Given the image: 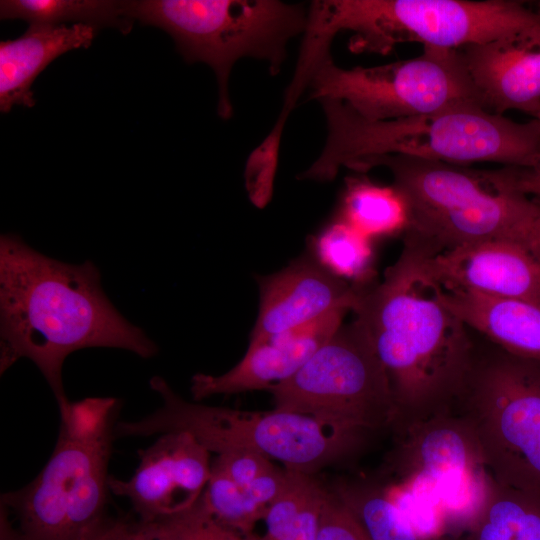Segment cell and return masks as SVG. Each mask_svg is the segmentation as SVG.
<instances>
[{"mask_svg": "<svg viewBox=\"0 0 540 540\" xmlns=\"http://www.w3.org/2000/svg\"><path fill=\"white\" fill-rule=\"evenodd\" d=\"M90 347L128 350L148 359L157 345L113 306L91 262L68 264L27 245L14 233L0 237V373L31 360L58 406L67 398L65 359Z\"/></svg>", "mask_w": 540, "mask_h": 540, "instance_id": "obj_1", "label": "cell"}, {"mask_svg": "<svg viewBox=\"0 0 540 540\" xmlns=\"http://www.w3.org/2000/svg\"><path fill=\"white\" fill-rule=\"evenodd\" d=\"M353 312L385 370L395 426L455 409L477 344L424 274L418 248L404 243L383 281L360 287Z\"/></svg>", "mask_w": 540, "mask_h": 540, "instance_id": "obj_2", "label": "cell"}, {"mask_svg": "<svg viewBox=\"0 0 540 540\" xmlns=\"http://www.w3.org/2000/svg\"><path fill=\"white\" fill-rule=\"evenodd\" d=\"M325 113L327 138L317 160L300 179L327 182L341 167L385 155L447 162L455 165L495 162L505 167L540 164V123H521L487 111L476 103L456 105L413 117L369 121L343 103L318 101Z\"/></svg>", "mask_w": 540, "mask_h": 540, "instance_id": "obj_3", "label": "cell"}, {"mask_svg": "<svg viewBox=\"0 0 540 540\" xmlns=\"http://www.w3.org/2000/svg\"><path fill=\"white\" fill-rule=\"evenodd\" d=\"M58 407L46 465L26 486L1 495V540H97L112 522L108 467L121 402L86 397Z\"/></svg>", "mask_w": 540, "mask_h": 540, "instance_id": "obj_4", "label": "cell"}, {"mask_svg": "<svg viewBox=\"0 0 540 540\" xmlns=\"http://www.w3.org/2000/svg\"><path fill=\"white\" fill-rule=\"evenodd\" d=\"M341 31L353 33L355 53L385 55L405 42L456 50L540 34V15L513 0H316L308 7L298 61L319 64Z\"/></svg>", "mask_w": 540, "mask_h": 540, "instance_id": "obj_5", "label": "cell"}, {"mask_svg": "<svg viewBox=\"0 0 540 540\" xmlns=\"http://www.w3.org/2000/svg\"><path fill=\"white\" fill-rule=\"evenodd\" d=\"M386 167L410 212L404 241L435 255L462 245L511 239L525 243L540 204L488 182L481 171L442 161L385 155L355 171Z\"/></svg>", "mask_w": 540, "mask_h": 540, "instance_id": "obj_6", "label": "cell"}, {"mask_svg": "<svg viewBox=\"0 0 540 540\" xmlns=\"http://www.w3.org/2000/svg\"><path fill=\"white\" fill-rule=\"evenodd\" d=\"M124 15L167 32L183 59L203 62L218 84L217 112L229 119V78L243 57L265 61L272 75L286 60L288 42L303 34L308 9L278 0L122 1Z\"/></svg>", "mask_w": 540, "mask_h": 540, "instance_id": "obj_7", "label": "cell"}, {"mask_svg": "<svg viewBox=\"0 0 540 540\" xmlns=\"http://www.w3.org/2000/svg\"><path fill=\"white\" fill-rule=\"evenodd\" d=\"M149 385L161 405L139 420L119 421L117 437L184 431L210 453L255 451L308 474L348 455L364 439L299 413L249 412L189 402L160 376H153Z\"/></svg>", "mask_w": 540, "mask_h": 540, "instance_id": "obj_8", "label": "cell"}, {"mask_svg": "<svg viewBox=\"0 0 540 540\" xmlns=\"http://www.w3.org/2000/svg\"><path fill=\"white\" fill-rule=\"evenodd\" d=\"M454 410L475 435L494 480L540 493V361L477 345Z\"/></svg>", "mask_w": 540, "mask_h": 540, "instance_id": "obj_9", "label": "cell"}, {"mask_svg": "<svg viewBox=\"0 0 540 540\" xmlns=\"http://www.w3.org/2000/svg\"><path fill=\"white\" fill-rule=\"evenodd\" d=\"M268 390L274 409L362 438L397 422L385 370L357 318L342 324L296 373Z\"/></svg>", "mask_w": 540, "mask_h": 540, "instance_id": "obj_10", "label": "cell"}, {"mask_svg": "<svg viewBox=\"0 0 540 540\" xmlns=\"http://www.w3.org/2000/svg\"><path fill=\"white\" fill-rule=\"evenodd\" d=\"M308 99H332L369 121L394 120L476 103L478 94L458 49L423 47L417 57L342 68L332 57L313 73Z\"/></svg>", "mask_w": 540, "mask_h": 540, "instance_id": "obj_11", "label": "cell"}, {"mask_svg": "<svg viewBox=\"0 0 540 540\" xmlns=\"http://www.w3.org/2000/svg\"><path fill=\"white\" fill-rule=\"evenodd\" d=\"M394 428L392 482L425 492L440 504L455 533H467L484 503L490 477L468 424L453 410Z\"/></svg>", "mask_w": 540, "mask_h": 540, "instance_id": "obj_12", "label": "cell"}, {"mask_svg": "<svg viewBox=\"0 0 540 540\" xmlns=\"http://www.w3.org/2000/svg\"><path fill=\"white\" fill-rule=\"evenodd\" d=\"M210 452L190 433L168 432L139 451L133 475L109 478L112 494L126 498L142 522L180 513L203 494L211 475Z\"/></svg>", "mask_w": 540, "mask_h": 540, "instance_id": "obj_13", "label": "cell"}, {"mask_svg": "<svg viewBox=\"0 0 540 540\" xmlns=\"http://www.w3.org/2000/svg\"><path fill=\"white\" fill-rule=\"evenodd\" d=\"M414 246L420 251L424 274L443 290L471 291L540 306V264L524 242L485 240L435 255Z\"/></svg>", "mask_w": 540, "mask_h": 540, "instance_id": "obj_14", "label": "cell"}, {"mask_svg": "<svg viewBox=\"0 0 540 540\" xmlns=\"http://www.w3.org/2000/svg\"><path fill=\"white\" fill-rule=\"evenodd\" d=\"M259 287V313L250 342L305 326L337 309L353 311L360 289L311 259L263 277Z\"/></svg>", "mask_w": 540, "mask_h": 540, "instance_id": "obj_15", "label": "cell"}, {"mask_svg": "<svg viewBox=\"0 0 540 540\" xmlns=\"http://www.w3.org/2000/svg\"><path fill=\"white\" fill-rule=\"evenodd\" d=\"M349 310L337 309L289 331L250 342L244 357L228 372L197 373L190 391L195 401L218 394L267 389L296 373L339 329Z\"/></svg>", "mask_w": 540, "mask_h": 540, "instance_id": "obj_16", "label": "cell"}, {"mask_svg": "<svg viewBox=\"0 0 540 540\" xmlns=\"http://www.w3.org/2000/svg\"><path fill=\"white\" fill-rule=\"evenodd\" d=\"M480 103L503 115L540 110V34L499 38L458 49Z\"/></svg>", "mask_w": 540, "mask_h": 540, "instance_id": "obj_17", "label": "cell"}, {"mask_svg": "<svg viewBox=\"0 0 540 540\" xmlns=\"http://www.w3.org/2000/svg\"><path fill=\"white\" fill-rule=\"evenodd\" d=\"M98 33L92 26H29L21 36L0 42V110L14 105L33 107L31 86L37 76L57 57L88 48Z\"/></svg>", "mask_w": 540, "mask_h": 540, "instance_id": "obj_18", "label": "cell"}, {"mask_svg": "<svg viewBox=\"0 0 540 540\" xmlns=\"http://www.w3.org/2000/svg\"><path fill=\"white\" fill-rule=\"evenodd\" d=\"M442 303L470 329L508 353L540 361V306L471 291L443 290Z\"/></svg>", "mask_w": 540, "mask_h": 540, "instance_id": "obj_19", "label": "cell"}, {"mask_svg": "<svg viewBox=\"0 0 540 540\" xmlns=\"http://www.w3.org/2000/svg\"><path fill=\"white\" fill-rule=\"evenodd\" d=\"M463 540H540V493L490 475L484 503Z\"/></svg>", "mask_w": 540, "mask_h": 540, "instance_id": "obj_20", "label": "cell"}, {"mask_svg": "<svg viewBox=\"0 0 540 540\" xmlns=\"http://www.w3.org/2000/svg\"><path fill=\"white\" fill-rule=\"evenodd\" d=\"M338 218L372 240L404 234L410 212L405 197L393 184L384 186L366 177H349Z\"/></svg>", "mask_w": 540, "mask_h": 540, "instance_id": "obj_21", "label": "cell"}, {"mask_svg": "<svg viewBox=\"0 0 540 540\" xmlns=\"http://www.w3.org/2000/svg\"><path fill=\"white\" fill-rule=\"evenodd\" d=\"M0 18L23 20L29 26L111 27L123 34L129 33L134 23L123 14L121 1L110 0H2Z\"/></svg>", "mask_w": 540, "mask_h": 540, "instance_id": "obj_22", "label": "cell"}, {"mask_svg": "<svg viewBox=\"0 0 540 540\" xmlns=\"http://www.w3.org/2000/svg\"><path fill=\"white\" fill-rule=\"evenodd\" d=\"M327 494L312 476L290 471L284 490L267 509L261 540H317Z\"/></svg>", "mask_w": 540, "mask_h": 540, "instance_id": "obj_23", "label": "cell"}, {"mask_svg": "<svg viewBox=\"0 0 540 540\" xmlns=\"http://www.w3.org/2000/svg\"><path fill=\"white\" fill-rule=\"evenodd\" d=\"M372 240L337 218L314 240L317 262L334 275L358 286L373 284Z\"/></svg>", "mask_w": 540, "mask_h": 540, "instance_id": "obj_24", "label": "cell"}, {"mask_svg": "<svg viewBox=\"0 0 540 540\" xmlns=\"http://www.w3.org/2000/svg\"><path fill=\"white\" fill-rule=\"evenodd\" d=\"M336 494L370 540H425L389 497L384 486L355 483L339 487Z\"/></svg>", "mask_w": 540, "mask_h": 540, "instance_id": "obj_25", "label": "cell"}, {"mask_svg": "<svg viewBox=\"0 0 540 540\" xmlns=\"http://www.w3.org/2000/svg\"><path fill=\"white\" fill-rule=\"evenodd\" d=\"M200 500L217 521L243 535H252L256 523L266 515L242 487L213 464Z\"/></svg>", "mask_w": 540, "mask_h": 540, "instance_id": "obj_26", "label": "cell"}, {"mask_svg": "<svg viewBox=\"0 0 540 540\" xmlns=\"http://www.w3.org/2000/svg\"><path fill=\"white\" fill-rule=\"evenodd\" d=\"M152 523L163 540H261V536L243 535L217 521L200 498L190 508Z\"/></svg>", "mask_w": 540, "mask_h": 540, "instance_id": "obj_27", "label": "cell"}, {"mask_svg": "<svg viewBox=\"0 0 540 540\" xmlns=\"http://www.w3.org/2000/svg\"><path fill=\"white\" fill-rule=\"evenodd\" d=\"M280 139L268 134L263 142L250 154L246 168V187L251 201L263 207L272 193L277 170Z\"/></svg>", "mask_w": 540, "mask_h": 540, "instance_id": "obj_28", "label": "cell"}, {"mask_svg": "<svg viewBox=\"0 0 540 540\" xmlns=\"http://www.w3.org/2000/svg\"><path fill=\"white\" fill-rule=\"evenodd\" d=\"M317 540H370L365 531L337 494L325 499Z\"/></svg>", "mask_w": 540, "mask_h": 540, "instance_id": "obj_29", "label": "cell"}, {"mask_svg": "<svg viewBox=\"0 0 540 540\" xmlns=\"http://www.w3.org/2000/svg\"><path fill=\"white\" fill-rule=\"evenodd\" d=\"M212 464L225 472L242 488L274 467L268 457L250 450L219 454Z\"/></svg>", "mask_w": 540, "mask_h": 540, "instance_id": "obj_30", "label": "cell"}, {"mask_svg": "<svg viewBox=\"0 0 540 540\" xmlns=\"http://www.w3.org/2000/svg\"><path fill=\"white\" fill-rule=\"evenodd\" d=\"M492 184L527 197H534L540 204V164L531 168L503 167L482 171Z\"/></svg>", "mask_w": 540, "mask_h": 540, "instance_id": "obj_31", "label": "cell"}, {"mask_svg": "<svg viewBox=\"0 0 540 540\" xmlns=\"http://www.w3.org/2000/svg\"><path fill=\"white\" fill-rule=\"evenodd\" d=\"M289 477V470L274 466L269 471L255 478L243 487L247 496L258 507L265 510L278 498L284 490Z\"/></svg>", "mask_w": 540, "mask_h": 540, "instance_id": "obj_32", "label": "cell"}, {"mask_svg": "<svg viewBox=\"0 0 540 540\" xmlns=\"http://www.w3.org/2000/svg\"><path fill=\"white\" fill-rule=\"evenodd\" d=\"M98 540H163L152 522L112 521Z\"/></svg>", "mask_w": 540, "mask_h": 540, "instance_id": "obj_33", "label": "cell"}, {"mask_svg": "<svg viewBox=\"0 0 540 540\" xmlns=\"http://www.w3.org/2000/svg\"><path fill=\"white\" fill-rule=\"evenodd\" d=\"M525 243L540 264V213L532 223Z\"/></svg>", "mask_w": 540, "mask_h": 540, "instance_id": "obj_34", "label": "cell"}, {"mask_svg": "<svg viewBox=\"0 0 540 540\" xmlns=\"http://www.w3.org/2000/svg\"><path fill=\"white\" fill-rule=\"evenodd\" d=\"M533 118L536 119L540 123V110L533 115Z\"/></svg>", "mask_w": 540, "mask_h": 540, "instance_id": "obj_35", "label": "cell"}, {"mask_svg": "<svg viewBox=\"0 0 540 540\" xmlns=\"http://www.w3.org/2000/svg\"><path fill=\"white\" fill-rule=\"evenodd\" d=\"M536 12L540 15V2H539V4H538V9H537Z\"/></svg>", "mask_w": 540, "mask_h": 540, "instance_id": "obj_36", "label": "cell"}, {"mask_svg": "<svg viewBox=\"0 0 540 540\" xmlns=\"http://www.w3.org/2000/svg\"><path fill=\"white\" fill-rule=\"evenodd\" d=\"M98 540V539H97Z\"/></svg>", "mask_w": 540, "mask_h": 540, "instance_id": "obj_37", "label": "cell"}]
</instances>
